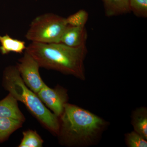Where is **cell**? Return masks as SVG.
<instances>
[{
	"label": "cell",
	"mask_w": 147,
	"mask_h": 147,
	"mask_svg": "<svg viewBox=\"0 0 147 147\" xmlns=\"http://www.w3.org/2000/svg\"><path fill=\"white\" fill-rule=\"evenodd\" d=\"M57 135L60 144L67 147H87L95 144L108 123L84 108L68 102L59 117Z\"/></svg>",
	"instance_id": "1"
},
{
	"label": "cell",
	"mask_w": 147,
	"mask_h": 147,
	"mask_svg": "<svg viewBox=\"0 0 147 147\" xmlns=\"http://www.w3.org/2000/svg\"><path fill=\"white\" fill-rule=\"evenodd\" d=\"M37 62L40 67L86 79L84 61L88 53L86 45L69 47L61 42H32L25 50Z\"/></svg>",
	"instance_id": "2"
},
{
	"label": "cell",
	"mask_w": 147,
	"mask_h": 147,
	"mask_svg": "<svg viewBox=\"0 0 147 147\" xmlns=\"http://www.w3.org/2000/svg\"><path fill=\"white\" fill-rule=\"evenodd\" d=\"M2 86L18 101L25 105L44 128L57 136L59 129V118L47 108L36 93L26 86L16 65L9 66L4 69Z\"/></svg>",
	"instance_id": "3"
},
{
	"label": "cell",
	"mask_w": 147,
	"mask_h": 147,
	"mask_svg": "<svg viewBox=\"0 0 147 147\" xmlns=\"http://www.w3.org/2000/svg\"><path fill=\"white\" fill-rule=\"evenodd\" d=\"M67 26L65 18L55 13H44L32 20L26 38L32 42L58 43Z\"/></svg>",
	"instance_id": "4"
},
{
	"label": "cell",
	"mask_w": 147,
	"mask_h": 147,
	"mask_svg": "<svg viewBox=\"0 0 147 147\" xmlns=\"http://www.w3.org/2000/svg\"><path fill=\"white\" fill-rule=\"evenodd\" d=\"M23 82L30 89L37 93L45 83L40 76L37 62L26 51L16 65Z\"/></svg>",
	"instance_id": "5"
},
{
	"label": "cell",
	"mask_w": 147,
	"mask_h": 147,
	"mask_svg": "<svg viewBox=\"0 0 147 147\" xmlns=\"http://www.w3.org/2000/svg\"><path fill=\"white\" fill-rule=\"evenodd\" d=\"M36 94L45 106L58 118L62 115L68 100L67 90L60 86L52 88L45 84Z\"/></svg>",
	"instance_id": "6"
},
{
	"label": "cell",
	"mask_w": 147,
	"mask_h": 147,
	"mask_svg": "<svg viewBox=\"0 0 147 147\" xmlns=\"http://www.w3.org/2000/svg\"><path fill=\"white\" fill-rule=\"evenodd\" d=\"M88 34L85 27L67 25L65 29L60 42L69 47H76L86 45Z\"/></svg>",
	"instance_id": "7"
},
{
	"label": "cell",
	"mask_w": 147,
	"mask_h": 147,
	"mask_svg": "<svg viewBox=\"0 0 147 147\" xmlns=\"http://www.w3.org/2000/svg\"><path fill=\"white\" fill-rule=\"evenodd\" d=\"M0 118L17 120L25 122L26 118L18 107V100L9 93L0 100Z\"/></svg>",
	"instance_id": "8"
},
{
	"label": "cell",
	"mask_w": 147,
	"mask_h": 147,
	"mask_svg": "<svg viewBox=\"0 0 147 147\" xmlns=\"http://www.w3.org/2000/svg\"><path fill=\"white\" fill-rule=\"evenodd\" d=\"M0 52L3 55L10 53L21 54L27 48L25 41L12 38L7 34L0 36Z\"/></svg>",
	"instance_id": "9"
},
{
	"label": "cell",
	"mask_w": 147,
	"mask_h": 147,
	"mask_svg": "<svg viewBox=\"0 0 147 147\" xmlns=\"http://www.w3.org/2000/svg\"><path fill=\"white\" fill-rule=\"evenodd\" d=\"M131 123L134 131L147 140V109L145 107L137 108L131 115Z\"/></svg>",
	"instance_id": "10"
},
{
	"label": "cell",
	"mask_w": 147,
	"mask_h": 147,
	"mask_svg": "<svg viewBox=\"0 0 147 147\" xmlns=\"http://www.w3.org/2000/svg\"><path fill=\"white\" fill-rule=\"evenodd\" d=\"M105 15L112 17L123 15L130 11L129 0H102Z\"/></svg>",
	"instance_id": "11"
},
{
	"label": "cell",
	"mask_w": 147,
	"mask_h": 147,
	"mask_svg": "<svg viewBox=\"0 0 147 147\" xmlns=\"http://www.w3.org/2000/svg\"><path fill=\"white\" fill-rule=\"evenodd\" d=\"M24 123L17 120L0 118V144L7 141L12 133L22 127Z\"/></svg>",
	"instance_id": "12"
},
{
	"label": "cell",
	"mask_w": 147,
	"mask_h": 147,
	"mask_svg": "<svg viewBox=\"0 0 147 147\" xmlns=\"http://www.w3.org/2000/svg\"><path fill=\"white\" fill-rule=\"evenodd\" d=\"M44 141L35 130L29 129L23 132V138L18 147H41Z\"/></svg>",
	"instance_id": "13"
},
{
	"label": "cell",
	"mask_w": 147,
	"mask_h": 147,
	"mask_svg": "<svg viewBox=\"0 0 147 147\" xmlns=\"http://www.w3.org/2000/svg\"><path fill=\"white\" fill-rule=\"evenodd\" d=\"M88 13L84 9H81L65 18L67 25L75 27H85L88 19Z\"/></svg>",
	"instance_id": "14"
},
{
	"label": "cell",
	"mask_w": 147,
	"mask_h": 147,
	"mask_svg": "<svg viewBox=\"0 0 147 147\" xmlns=\"http://www.w3.org/2000/svg\"><path fill=\"white\" fill-rule=\"evenodd\" d=\"M125 144L129 147H147V139L135 131L125 134Z\"/></svg>",
	"instance_id": "15"
},
{
	"label": "cell",
	"mask_w": 147,
	"mask_h": 147,
	"mask_svg": "<svg viewBox=\"0 0 147 147\" xmlns=\"http://www.w3.org/2000/svg\"><path fill=\"white\" fill-rule=\"evenodd\" d=\"M130 11L135 16L141 18L147 17V0H129Z\"/></svg>",
	"instance_id": "16"
}]
</instances>
